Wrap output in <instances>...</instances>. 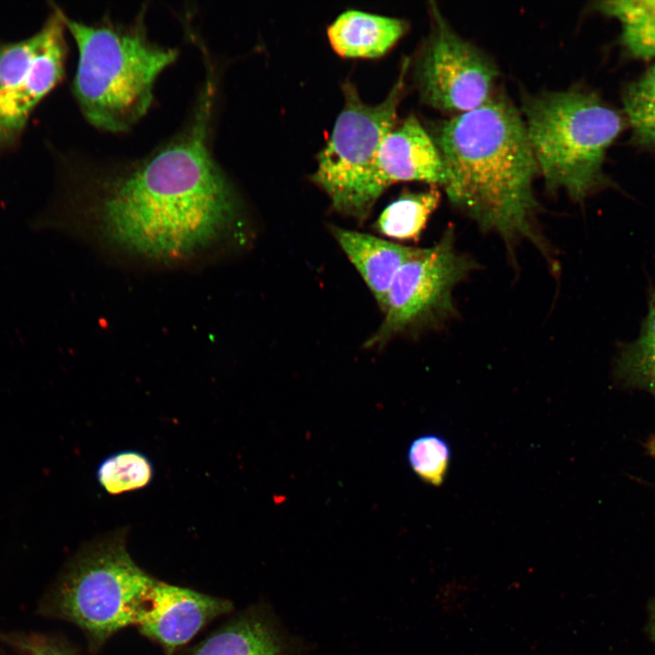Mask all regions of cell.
I'll return each mask as SVG.
<instances>
[{"label":"cell","mask_w":655,"mask_h":655,"mask_svg":"<svg viewBox=\"0 0 655 655\" xmlns=\"http://www.w3.org/2000/svg\"><path fill=\"white\" fill-rule=\"evenodd\" d=\"M212 80L175 138L92 183L86 220L100 245L136 259L175 264L210 253L232 228L237 198L210 146Z\"/></svg>","instance_id":"1"},{"label":"cell","mask_w":655,"mask_h":655,"mask_svg":"<svg viewBox=\"0 0 655 655\" xmlns=\"http://www.w3.org/2000/svg\"><path fill=\"white\" fill-rule=\"evenodd\" d=\"M449 202L508 246L527 239L547 248L537 227L533 188L539 167L520 111L502 93L481 106L434 124Z\"/></svg>","instance_id":"2"},{"label":"cell","mask_w":655,"mask_h":655,"mask_svg":"<svg viewBox=\"0 0 655 655\" xmlns=\"http://www.w3.org/2000/svg\"><path fill=\"white\" fill-rule=\"evenodd\" d=\"M65 21L78 51L72 87L81 112L99 129H129L150 107L154 84L177 51L153 43L142 18L128 25Z\"/></svg>","instance_id":"3"},{"label":"cell","mask_w":655,"mask_h":655,"mask_svg":"<svg viewBox=\"0 0 655 655\" xmlns=\"http://www.w3.org/2000/svg\"><path fill=\"white\" fill-rule=\"evenodd\" d=\"M522 117L548 190L575 202L610 185L603 166L623 116L594 92L573 87L523 95Z\"/></svg>","instance_id":"4"},{"label":"cell","mask_w":655,"mask_h":655,"mask_svg":"<svg viewBox=\"0 0 655 655\" xmlns=\"http://www.w3.org/2000/svg\"><path fill=\"white\" fill-rule=\"evenodd\" d=\"M126 531L110 532L83 546L38 602L37 612L80 628L93 648L138 625L157 581L126 548Z\"/></svg>","instance_id":"5"},{"label":"cell","mask_w":655,"mask_h":655,"mask_svg":"<svg viewBox=\"0 0 655 655\" xmlns=\"http://www.w3.org/2000/svg\"><path fill=\"white\" fill-rule=\"evenodd\" d=\"M409 66L406 58L387 97L364 103L349 81L342 87L344 106L327 146L318 156L312 180L329 197L334 209L365 220L381 196L376 183V160L385 136L394 128Z\"/></svg>","instance_id":"6"},{"label":"cell","mask_w":655,"mask_h":655,"mask_svg":"<svg viewBox=\"0 0 655 655\" xmlns=\"http://www.w3.org/2000/svg\"><path fill=\"white\" fill-rule=\"evenodd\" d=\"M475 268L455 245L451 227L433 246L420 247L396 274L383 309L384 317L366 348L384 345L418 328L436 325L455 312L453 292Z\"/></svg>","instance_id":"7"},{"label":"cell","mask_w":655,"mask_h":655,"mask_svg":"<svg viewBox=\"0 0 655 655\" xmlns=\"http://www.w3.org/2000/svg\"><path fill=\"white\" fill-rule=\"evenodd\" d=\"M65 17L53 7L34 35L0 43V148L18 141L32 111L64 76Z\"/></svg>","instance_id":"8"},{"label":"cell","mask_w":655,"mask_h":655,"mask_svg":"<svg viewBox=\"0 0 655 655\" xmlns=\"http://www.w3.org/2000/svg\"><path fill=\"white\" fill-rule=\"evenodd\" d=\"M430 15L431 30L416 66L422 101L446 113L472 111L493 96L498 66L460 36L435 4Z\"/></svg>","instance_id":"9"},{"label":"cell","mask_w":655,"mask_h":655,"mask_svg":"<svg viewBox=\"0 0 655 655\" xmlns=\"http://www.w3.org/2000/svg\"><path fill=\"white\" fill-rule=\"evenodd\" d=\"M231 609L232 603L226 599L157 580L150 607L137 627L171 655L206 624Z\"/></svg>","instance_id":"10"},{"label":"cell","mask_w":655,"mask_h":655,"mask_svg":"<svg viewBox=\"0 0 655 655\" xmlns=\"http://www.w3.org/2000/svg\"><path fill=\"white\" fill-rule=\"evenodd\" d=\"M418 181L443 186L446 173L440 153L414 116L383 139L376 160V183L382 194L397 182Z\"/></svg>","instance_id":"11"},{"label":"cell","mask_w":655,"mask_h":655,"mask_svg":"<svg viewBox=\"0 0 655 655\" xmlns=\"http://www.w3.org/2000/svg\"><path fill=\"white\" fill-rule=\"evenodd\" d=\"M331 233L383 311L396 274L420 247L403 246L338 227H332Z\"/></svg>","instance_id":"12"},{"label":"cell","mask_w":655,"mask_h":655,"mask_svg":"<svg viewBox=\"0 0 655 655\" xmlns=\"http://www.w3.org/2000/svg\"><path fill=\"white\" fill-rule=\"evenodd\" d=\"M406 21L348 10L328 27L334 51L343 57L375 58L387 53L406 33Z\"/></svg>","instance_id":"13"},{"label":"cell","mask_w":655,"mask_h":655,"mask_svg":"<svg viewBox=\"0 0 655 655\" xmlns=\"http://www.w3.org/2000/svg\"><path fill=\"white\" fill-rule=\"evenodd\" d=\"M280 648L264 620L247 616L209 636L191 655H282Z\"/></svg>","instance_id":"14"},{"label":"cell","mask_w":655,"mask_h":655,"mask_svg":"<svg viewBox=\"0 0 655 655\" xmlns=\"http://www.w3.org/2000/svg\"><path fill=\"white\" fill-rule=\"evenodd\" d=\"M436 188L407 192L388 204L375 223L377 231L397 240L418 238L439 204Z\"/></svg>","instance_id":"15"},{"label":"cell","mask_w":655,"mask_h":655,"mask_svg":"<svg viewBox=\"0 0 655 655\" xmlns=\"http://www.w3.org/2000/svg\"><path fill=\"white\" fill-rule=\"evenodd\" d=\"M605 15L620 25V41L634 58H655V0H610Z\"/></svg>","instance_id":"16"},{"label":"cell","mask_w":655,"mask_h":655,"mask_svg":"<svg viewBox=\"0 0 655 655\" xmlns=\"http://www.w3.org/2000/svg\"><path fill=\"white\" fill-rule=\"evenodd\" d=\"M622 104L633 144L655 150V65L627 86Z\"/></svg>","instance_id":"17"},{"label":"cell","mask_w":655,"mask_h":655,"mask_svg":"<svg viewBox=\"0 0 655 655\" xmlns=\"http://www.w3.org/2000/svg\"><path fill=\"white\" fill-rule=\"evenodd\" d=\"M96 477L106 493L120 495L147 487L154 477V466L144 453L125 449L103 459Z\"/></svg>","instance_id":"18"},{"label":"cell","mask_w":655,"mask_h":655,"mask_svg":"<svg viewBox=\"0 0 655 655\" xmlns=\"http://www.w3.org/2000/svg\"><path fill=\"white\" fill-rule=\"evenodd\" d=\"M620 366L632 381L655 396V293L639 338L624 350Z\"/></svg>","instance_id":"19"},{"label":"cell","mask_w":655,"mask_h":655,"mask_svg":"<svg viewBox=\"0 0 655 655\" xmlns=\"http://www.w3.org/2000/svg\"><path fill=\"white\" fill-rule=\"evenodd\" d=\"M408 459L414 472L424 481L440 485L448 471L450 448L442 438L424 435L414 439L408 448Z\"/></svg>","instance_id":"20"},{"label":"cell","mask_w":655,"mask_h":655,"mask_svg":"<svg viewBox=\"0 0 655 655\" xmlns=\"http://www.w3.org/2000/svg\"><path fill=\"white\" fill-rule=\"evenodd\" d=\"M0 644L12 655H78L63 639L41 632L0 630Z\"/></svg>","instance_id":"21"},{"label":"cell","mask_w":655,"mask_h":655,"mask_svg":"<svg viewBox=\"0 0 655 655\" xmlns=\"http://www.w3.org/2000/svg\"><path fill=\"white\" fill-rule=\"evenodd\" d=\"M649 610L648 629L652 640L655 642V598L650 602Z\"/></svg>","instance_id":"22"},{"label":"cell","mask_w":655,"mask_h":655,"mask_svg":"<svg viewBox=\"0 0 655 655\" xmlns=\"http://www.w3.org/2000/svg\"><path fill=\"white\" fill-rule=\"evenodd\" d=\"M648 451L655 458V436L651 437L648 441Z\"/></svg>","instance_id":"23"}]
</instances>
